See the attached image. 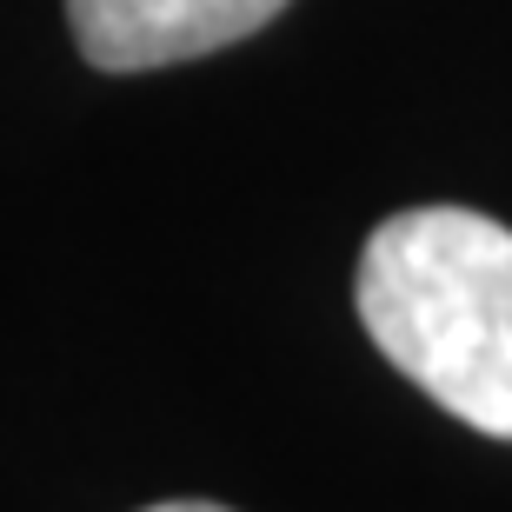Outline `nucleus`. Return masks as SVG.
I'll return each instance as SVG.
<instances>
[{"instance_id":"f03ea898","label":"nucleus","mask_w":512,"mask_h":512,"mask_svg":"<svg viewBox=\"0 0 512 512\" xmlns=\"http://www.w3.org/2000/svg\"><path fill=\"white\" fill-rule=\"evenodd\" d=\"M293 0H67L80 54L100 74H153L253 40Z\"/></svg>"},{"instance_id":"7ed1b4c3","label":"nucleus","mask_w":512,"mask_h":512,"mask_svg":"<svg viewBox=\"0 0 512 512\" xmlns=\"http://www.w3.org/2000/svg\"><path fill=\"white\" fill-rule=\"evenodd\" d=\"M147 512H227V506H213V499H167V506H147Z\"/></svg>"},{"instance_id":"f257e3e1","label":"nucleus","mask_w":512,"mask_h":512,"mask_svg":"<svg viewBox=\"0 0 512 512\" xmlns=\"http://www.w3.org/2000/svg\"><path fill=\"white\" fill-rule=\"evenodd\" d=\"M353 306L439 413L512 439V227L473 207L393 213L360 253Z\"/></svg>"}]
</instances>
